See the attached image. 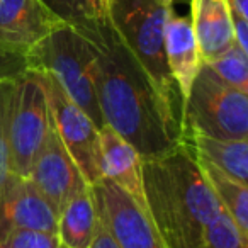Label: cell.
<instances>
[{
  "label": "cell",
  "instance_id": "obj_1",
  "mask_svg": "<svg viewBox=\"0 0 248 248\" xmlns=\"http://www.w3.org/2000/svg\"><path fill=\"white\" fill-rule=\"evenodd\" d=\"M77 28L93 51V85L104 124L152 160L184 143L182 110L156 89L141 63L116 34L109 19H85Z\"/></svg>",
  "mask_w": 248,
  "mask_h": 248
},
{
  "label": "cell",
  "instance_id": "obj_2",
  "mask_svg": "<svg viewBox=\"0 0 248 248\" xmlns=\"http://www.w3.org/2000/svg\"><path fill=\"white\" fill-rule=\"evenodd\" d=\"M143 190L146 213L167 248H207L224 209L186 143L143 160Z\"/></svg>",
  "mask_w": 248,
  "mask_h": 248
},
{
  "label": "cell",
  "instance_id": "obj_3",
  "mask_svg": "<svg viewBox=\"0 0 248 248\" xmlns=\"http://www.w3.org/2000/svg\"><path fill=\"white\" fill-rule=\"evenodd\" d=\"M173 4L170 0H109L107 19L126 48L141 63L156 89L182 110V100L169 72L163 36Z\"/></svg>",
  "mask_w": 248,
  "mask_h": 248
},
{
  "label": "cell",
  "instance_id": "obj_4",
  "mask_svg": "<svg viewBox=\"0 0 248 248\" xmlns=\"http://www.w3.org/2000/svg\"><path fill=\"white\" fill-rule=\"evenodd\" d=\"M26 58L29 70L49 73L97 128H102L104 119L93 85V51L77 26H60L39 41Z\"/></svg>",
  "mask_w": 248,
  "mask_h": 248
},
{
  "label": "cell",
  "instance_id": "obj_5",
  "mask_svg": "<svg viewBox=\"0 0 248 248\" xmlns=\"http://www.w3.org/2000/svg\"><path fill=\"white\" fill-rule=\"evenodd\" d=\"M189 135L248 138V93L228 85L204 63L182 104V138Z\"/></svg>",
  "mask_w": 248,
  "mask_h": 248
},
{
  "label": "cell",
  "instance_id": "obj_6",
  "mask_svg": "<svg viewBox=\"0 0 248 248\" xmlns=\"http://www.w3.org/2000/svg\"><path fill=\"white\" fill-rule=\"evenodd\" d=\"M51 126L43 77L28 70L14 80L7 116L9 172L28 177Z\"/></svg>",
  "mask_w": 248,
  "mask_h": 248
},
{
  "label": "cell",
  "instance_id": "obj_7",
  "mask_svg": "<svg viewBox=\"0 0 248 248\" xmlns=\"http://www.w3.org/2000/svg\"><path fill=\"white\" fill-rule=\"evenodd\" d=\"M48 97L51 123L62 140L63 146L82 172L89 186L99 182V128L89 116L70 99L60 83L49 73L38 72Z\"/></svg>",
  "mask_w": 248,
  "mask_h": 248
},
{
  "label": "cell",
  "instance_id": "obj_8",
  "mask_svg": "<svg viewBox=\"0 0 248 248\" xmlns=\"http://www.w3.org/2000/svg\"><path fill=\"white\" fill-rule=\"evenodd\" d=\"M97 217L119 248H167L148 213L107 179L90 186Z\"/></svg>",
  "mask_w": 248,
  "mask_h": 248
},
{
  "label": "cell",
  "instance_id": "obj_9",
  "mask_svg": "<svg viewBox=\"0 0 248 248\" xmlns=\"http://www.w3.org/2000/svg\"><path fill=\"white\" fill-rule=\"evenodd\" d=\"M28 179L48 201L56 216L73 196L89 187L80 169L63 146L53 123L38 156L32 162Z\"/></svg>",
  "mask_w": 248,
  "mask_h": 248
},
{
  "label": "cell",
  "instance_id": "obj_10",
  "mask_svg": "<svg viewBox=\"0 0 248 248\" xmlns=\"http://www.w3.org/2000/svg\"><path fill=\"white\" fill-rule=\"evenodd\" d=\"M58 216L28 177L9 172L0 184V240L14 230L56 234Z\"/></svg>",
  "mask_w": 248,
  "mask_h": 248
},
{
  "label": "cell",
  "instance_id": "obj_11",
  "mask_svg": "<svg viewBox=\"0 0 248 248\" xmlns=\"http://www.w3.org/2000/svg\"><path fill=\"white\" fill-rule=\"evenodd\" d=\"M63 24L41 0H0V43L24 55Z\"/></svg>",
  "mask_w": 248,
  "mask_h": 248
},
{
  "label": "cell",
  "instance_id": "obj_12",
  "mask_svg": "<svg viewBox=\"0 0 248 248\" xmlns=\"http://www.w3.org/2000/svg\"><path fill=\"white\" fill-rule=\"evenodd\" d=\"M99 170L146 211L143 190V160L133 145L104 124L99 129Z\"/></svg>",
  "mask_w": 248,
  "mask_h": 248
},
{
  "label": "cell",
  "instance_id": "obj_13",
  "mask_svg": "<svg viewBox=\"0 0 248 248\" xmlns=\"http://www.w3.org/2000/svg\"><path fill=\"white\" fill-rule=\"evenodd\" d=\"M163 48L169 72L184 104L189 95L190 85L202 65L190 17L175 14L170 16L163 36Z\"/></svg>",
  "mask_w": 248,
  "mask_h": 248
},
{
  "label": "cell",
  "instance_id": "obj_14",
  "mask_svg": "<svg viewBox=\"0 0 248 248\" xmlns=\"http://www.w3.org/2000/svg\"><path fill=\"white\" fill-rule=\"evenodd\" d=\"M190 7L201 62L209 63L234 45L231 11L226 0H190Z\"/></svg>",
  "mask_w": 248,
  "mask_h": 248
},
{
  "label": "cell",
  "instance_id": "obj_15",
  "mask_svg": "<svg viewBox=\"0 0 248 248\" xmlns=\"http://www.w3.org/2000/svg\"><path fill=\"white\" fill-rule=\"evenodd\" d=\"M184 143L199 158L228 177L248 186V140H219L204 135L184 136Z\"/></svg>",
  "mask_w": 248,
  "mask_h": 248
},
{
  "label": "cell",
  "instance_id": "obj_16",
  "mask_svg": "<svg viewBox=\"0 0 248 248\" xmlns=\"http://www.w3.org/2000/svg\"><path fill=\"white\" fill-rule=\"evenodd\" d=\"M97 209L90 186L80 190L58 214L56 236L66 248H89L97 228Z\"/></svg>",
  "mask_w": 248,
  "mask_h": 248
},
{
  "label": "cell",
  "instance_id": "obj_17",
  "mask_svg": "<svg viewBox=\"0 0 248 248\" xmlns=\"http://www.w3.org/2000/svg\"><path fill=\"white\" fill-rule=\"evenodd\" d=\"M196 158L202 170V175L206 177L207 184L211 186L223 209L230 214L238 230L245 236H248V186L228 177L226 173H223L206 160L199 158L197 155Z\"/></svg>",
  "mask_w": 248,
  "mask_h": 248
},
{
  "label": "cell",
  "instance_id": "obj_18",
  "mask_svg": "<svg viewBox=\"0 0 248 248\" xmlns=\"http://www.w3.org/2000/svg\"><path fill=\"white\" fill-rule=\"evenodd\" d=\"M207 65L223 82L234 87L240 92L248 93V53L240 49L236 45Z\"/></svg>",
  "mask_w": 248,
  "mask_h": 248
},
{
  "label": "cell",
  "instance_id": "obj_19",
  "mask_svg": "<svg viewBox=\"0 0 248 248\" xmlns=\"http://www.w3.org/2000/svg\"><path fill=\"white\" fill-rule=\"evenodd\" d=\"M0 248H60V240L55 233L14 230L0 240Z\"/></svg>",
  "mask_w": 248,
  "mask_h": 248
},
{
  "label": "cell",
  "instance_id": "obj_20",
  "mask_svg": "<svg viewBox=\"0 0 248 248\" xmlns=\"http://www.w3.org/2000/svg\"><path fill=\"white\" fill-rule=\"evenodd\" d=\"M41 2L66 24L77 26L85 19H90L87 0H41Z\"/></svg>",
  "mask_w": 248,
  "mask_h": 248
},
{
  "label": "cell",
  "instance_id": "obj_21",
  "mask_svg": "<svg viewBox=\"0 0 248 248\" xmlns=\"http://www.w3.org/2000/svg\"><path fill=\"white\" fill-rule=\"evenodd\" d=\"M28 70V58L24 53L16 51L0 43V82L16 80Z\"/></svg>",
  "mask_w": 248,
  "mask_h": 248
},
{
  "label": "cell",
  "instance_id": "obj_22",
  "mask_svg": "<svg viewBox=\"0 0 248 248\" xmlns=\"http://www.w3.org/2000/svg\"><path fill=\"white\" fill-rule=\"evenodd\" d=\"M233 22V41L240 49L248 53V19H241L231 14Z\"/></svg>",
  "mask_w": 248,
  "mask_h": 248
},
{
  "label": "cell",
  "instance_id": "obj_23",
  "mask_svg": "<svg viewBox=\"0 0 248 248\" xmlns=\"http://www.w3.org/2000/svg\"><path fill=\"white\" fill-rule=\"evenodd\" d=\"M89 248H119V245L110 236V233L106 230V226L100 221H97L95 233H93L92 243H90Z\"/></svg>",
  "mask_w": 248,
  "mask_h": 248
},
{
  "label": "cell",
  "instance_id": "obj_24",
  "mask_svg": "<svg viewBox=\"0 0 248 248\" xmlns=\"http://www.w3.org/2000/svg\"><path fill=\"white\" fill-rule=\"evenodd\" d=\"M107 2L109 0H87L90 19L107 17Z\"/></svg>",
  "mask_w": 248,
  "mask_h": 248
},
{
  "label": "cell",
  "instance_id": "obj_25",
  "mask_svg": "<svg viewBox=\"0 0 248 248\" xmlns=\"http://www.w3.org/2000/svg\"><path fill=\"white\" fill-rule=\"evenodd\" d=\"M231 14L241 19H248V0H226Z\"/></svg>",
  "mask_w": 248,
  "mask_h": 248
},
{
  "label": "cell",
  "instance_id": "obj_26",
  "mask_svg": "<svg viewBox=\"0 0 248 248\" xmlns=\"http://www.w3.org/2000/svg\"><path fill=\"white\" fill-rule=\"evenodd\" d=\"M172 4H175V2H187V0H170Z\"/></svg>",
  "mask_w": 248,
  "mask_h": 248
},
{
  "label": "cell",
  "instance_id": "obj_27",
  "mask_svg": "<svg viewBox=\"0 0 248 248\" xmlns=\"http://www.w3.org/2000/svg\"><path fill=\"white\" fill-rule=\"evenodd\" d=\"M60 248H66V247H63V245H62V243H60Z\"/></svg>",
  "mask_w": 248,
  "mask_h": 248
}]
</instances>
